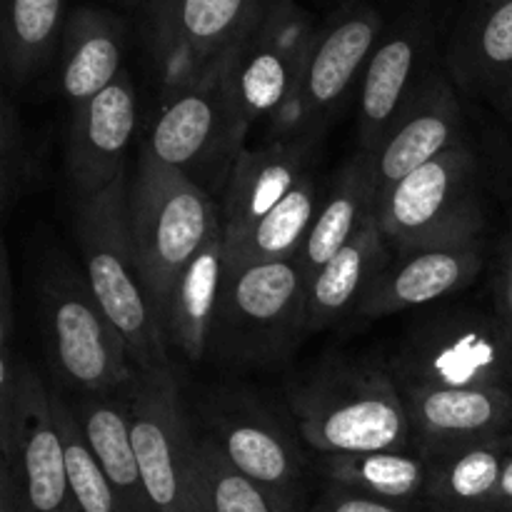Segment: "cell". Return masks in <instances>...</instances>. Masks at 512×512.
<instances>
[{"label":"cell","instance_id":"cell-1","mask_svg":"<svg viewBox=\"0 0 512 512\" xmlns=\"http://www.w3.org/2000/svg\"><path fill=\"white\" fill-rule=\"evenodd\" d=\"M128 228L140 283L163 328L180 273L223 228V220L210 195L188 173L143 150L128 193Z\"/></svg>","mask_w":512,"mask_h":512},{"label":"cell","instance_id":"cell-2","mask_svg":"<svg viewBox=\"0 0 512 512\" xmlns=\"http://www.w3.org/2000/svg\"><path fill=\"white\" fill-rule=\"evenodd\" d=\"M290 408L305 443L320 455L410 450L408 405L393 373L333 363L293 390Z\"/></svg>","mask_w":512,"mask_h":512},{"label":"cell","instance_id":"cell-3","mask_svg":"<svg viewBox=\"0 0 512 512\" xmlns=\"http://www.w3.org/2000/svg\"><path fill=\"white\" fill-rule=\"evenodd\" d=\"M128 185L120 175L113 185L80 200L75 238L95 300L123 335L138 373L168 370V343L140 283L128 228Z\"/></svg>","mask_w":512,"mask_h":512},{"label":"cell","instance_id":"cell-4","mask_svg":"<svg viewBox=\"0 0 512 512\" xmlns=\"http://www.w3.org/2000/svg\"><path fill=\"white\" fill-rule=\"evenodd\" d=\"M38 305L60 383L80 395H123L133 388L138 375L123 335L63 253L45 260L38 273Z\"/></svg>","mask_w":512,"mask_h":512},{"label":"cell","instance_id":"cell-5","mask_svg":"<svg viewBox=\"0 0 512 512\" xmlns=\"http://www.w3.org/2000/svg\"><path fill=\"white\" fill-rule=\"evenodd\" d=\"M385 240L400 250L473 248L483 233L478 165L463 145L420 165L375 200Z\"/></svg>","mask_w":512,"mask_h":512},{"label":"cell","instance_id":"cell-6","mask_svg":"<svg viewBox=\"0 0 512 512\" xmlns=\"http://www.w3.org/2000/svg\"><path fill=\"white\" fill-rule=\"evenodd\" d=\"M390 368L400 388H512V338L495 313L458 305L415 323Z\"/></svg>","mask_w":512,"mask_h":512},{"label":"cell","instance_id":"cell-7","mask_svg":"<svg viewBox=\"0 0 512 512\" xmlns=\"http://www.w3.org/2000/svg\"><path fill=\"white\" fill-rule=\"evenodd\" d=\"M308 313L300 260L230 263L210 345L233 363H268L298 340Z\"/></svg>","mask_w":512,"mask_h":512},{"label":"cell","instance_id":"cell-8","mask_svg":"<svg viewBox=\"0 0 512 512\" xmlns=\"http://www.w3.org/2000/svg\"><path fill=\"white\" fill-rule=\"evenodd\" d=\"M318 28L295 0H273L255 28L235 45L225 75L228 150L240 153L250 125L283 110L298 85Z\"/></svg>","mask_w":512,"mask_h":512},{"label":"cell","instance_id":"cell-9","mask_svg":"<svg viewBox=\"0 0 512 512\" xmlns=\"http://www.w3.org/2000/svg\"><path fill=\"white\" fill-rule=\"evenodd\" d=\"M383 33V13L370 3L345 5L318 28L298 85L273 118L275 138L295 143L313 138L365 70Z\"/></svg>","mask_w":512,"mask_h":512},{"label":"cell","instance_id":"cell-10","mask_svg":"<svg viewBox=\"0 0 512 512\" xmlns=\"http://www.w3.org/2000/svg\"><path fill=\"white\" fill-rule=\"evenodd\" d=\"M128 405L130 440L155 505L163 512H190V475L198 438L180 405L173 368L138 373Z\"/></svg>","mask_w":512,"mask_h":512},{"label":"cell","instance_id":"cell-11","mask_svg":"<svg viewBox=\"0 0 512 512\" xmlns=\"http://www.w3.org/2000/svg\"><path fill=\"white\" fill-rule=\"evenodd\" d=\"M235 45L195 70L183 83L165 90L163 110L145 148L155 160L188 173V168L203 163L215 150H228L225 75Z\"/></svg>","mask_w":512,"mask_h":512},{"label":"cell","instance_id":"cell-12","mask_svg":"<svg viewBox=\"0 0 512 512\" xmlns=\"http://www.w3.org/2000/svg\"><path fill=\"white\" fill-rule=\"evenodd\" d=\"M415 450L440 455L512 433V388H400Z\"/></svg>","mask_w":512,"mask_h":512},{"label":"cell","instance_id":"cell-13","mask_svg":"<svg viewBox=\"0 0 512 512\" xmlns=\"http://www.w3.org/2000/svg\"><path fill=\"white\" fill-rule=\"evenodd\" d=\"M210 438L243 475L295 510H303V468L293 438L278 420L245 398L215 400ZM305 512V510H303Z\"/></svg>","mask_w":512,"mask_h":512},{"label":"cell","instance_id":"cell-14","mask_svg":"<svg viewBox=\"0 0 512 512\" xmlns=\"http://www.w3.org/2000/svg\"><path fill=\"white\" fill-rule=\"evenodd\" d=\"M430 48L425 15L410 13L385 28L363 70L358 98V133L365 153H378L395 120L423 80V60Z\"/></svg>","mask_w":512,"mask_h":512},{"label":"cell","instance_id":"cell-15","mask_svg":"<svg viewBox=\"0 0 512 512\" xmlns=\"http://www.w3.org/2000/svg\"><path fill=\"white\" fill-rule=\"evenodd\" d=\"M138 125V98L130 75L120 73L103 93L73 108L68 173L80 200L100 193L123 175L125 153Z\"/></svg>","mask_w":512,"mask_h":512},{"label":"cell","instance_id":"cell-16","mask_svg":"<svg viewBox=\"0 0 512 512\" xmlns=\"http://www.w3.org/2000/svg\"><path fill=\"white\" fill-rule=\"evenodd\" d=\"M463 128V110L453 83L440 73H425L413 98L395 120L388 140L375 153L378 195L430 163L445 150L455 148Z\"/></svg>","mask_w":512,"mask_h":512},{"label":"cell","instance_id":"cell-17","mask_svg":"<svg viewBox=\"0 0 512 512\" xmlns=\"http://www.w3.org/2000/svg\"><path fill=\"white\" fill-rule=\"evenodd\" d=\"M480 245L448 250H403L390 260L360 303V318H388L435 303L473 283L483 270Z\"/></svg>","mask_w":512,"mask_h":512},{"label":"cell","instance_id":"cell-18","mask_svg":"<svg viewBox=\"0 0 512 512\" xmlns=\"http://www.w3.org/2000/svg\"><path fill=\"white\" fill-rule=\"evenodd\" d=\"M305 148L295 140H278L240 150L230 165L223 198V238L235 240L265 218L303 178Z\"/></svg>","mask_w":512,"mask_h":512},{"label":"cell","instance_id":"cell-19","mask_svg":"<svg viewBox=\"0 0 512 512\" xmlns=\"http://www.w3.org/2000/svg\"><path fill=\"white\" fill-rule=\"evenodd\" d=\"M5 468H10L15 478L18 512H83L70 488L50 393L38 373L30 390V415L18 455Z\"/></svg>","mask_w":512,"mask_h":512},{"label":"cell","instance_id":"cell-20","mask_svg":"<svg viewBox=\"0 0 512 512\" xmlns=\"http://www.w3.org/2000/svg\"><path fill=\"white\" fill-rule=\"evenodd\" d=\"M273 0H188L168 55L160 60L165 90L208 65L255 28Z\"/></svg>","mask_w":512,"mask_h":512},{"label":"cell","instance_id":"cell-21","mask_svg":"<svg viewBox=\"0 0 512 512\" xmlns=\"http://www.w3.org/2000/svg\"><path fill=\"white\" fill-rule=\"evenodd\" d=\"M225 275H228V253L220 228L180 273L163 315L165 343L178 348L193 363L203 360L210 348L215 320L223 303Z\"/></svg>","mask_w":512,"mask_h":512},{"label":"cell","instance_id":"cell-22","mask_svg":"<svg viewBox=\"0 0 512 512\" xmlns=\"http://www.w3.org/2000/svg\"><path fill=\"white\" fill-rule=\"evenodd\" d=\"M448 70L473 93H498L512 78V0H468L448 43Z\"/></svg>","mask_w":512,"mask_h":512},{"label":"cell","instance_id":"cell-23","mask_svg":"<svg viewBox=\"0 0 512 512\" xmlns=\"http://www.w3.org/2000/svg\"><path fill=\"white\" fill-rule=\"evenodd\" d=\"M385 243L388 240L380 233L378 220L370 218L363 230L310 278L305 313L308 330L330 328L345 315L358 313L368 290L390 263Z\"/></svg>","mask_w":512,"mask_h":512},{"label":"cell","instance_id":"cell-24","mask_svg":"<svg viewBox=\"0 0 512 512\" xmlns=\"http://www.w3.org/2000/svg\"><path fill=\"white\" fill-rule=\"evenodd\" d=\"M73 410L90 450L108 475L120 512H163L155 505L135 458L128 395H83Z\"/></svg>","mask_w":512,"mask_h":512},{"label":"cell","instance_id":"cell-25","mask_svg":"<svg viewBox=\"0 0 512 512\" xmlns=\"http://www.w3.org/2000/svg\"><path fill=\"white\" fill-rule=\"evenodd\" d=\"M375 200H378L375 155L363 150L343 165L328 195L318 205L313 228L298 258L308 275V283L335 253H340L363 230L370 218H375Z\"/></svg>","mask_w":512,"mask_h":512},{"label":"cell","instance_id":"cell-26","mask_svg":"<svg viewBox=\"0 0 512 512\" xmlns=\"http://www.w3.org/2000/svg\"><path fill=\"white\" fill-rule=\"evenodd\" d=\"M60 90L73 108L103 93L123 73V30L98 8L70 13L60 45Z\"/></svg>","mask_w":512,"mask_h":512},{"label":"cell","instance_id":"cell-27","mask_svg":"<svg viewBox=\"0 0 512 512\" xmlns=\"http://www.w3.org/2000/svg\"><path fill=\"white\" fill-rule=\"evenodd\" d=\"M505 455L508 448L503 440L425 455L430 460V483L423 508L428 512H493Z\"/></svg>","mask_w":512,"mask_h":512},{"label":"cell","instance_id":"cell-28","mask_svg":"<svg viewBox=\"0 0 512 512\" xmlns=\"http://www.w3.org/2000/svg\"><path fill=\"white\" fill-rule=\"evenodd\" d=\"M323 475L328 483L343 485L355 493L418 508L428 493L430 460L418 450L323 455Z\"/></svg>","mask_w":512,"mask_h":512},{"label":"cell","instance_id":"cell-29","mask_svg":"<svg viewBox=\"0 0 512 512\" xmlns=\"http://www.w3.org/2000/svg\"><path fill=\"white\" fill-rule=\"evenodd\" d=\"M318 188L308 173L298 180L293 190L275 205L260 223L235 240H225V253L230 263H278V260L300 258L315 213H318Z\"/></svg>","mask_w":512,"mask_h":512},{"label":"cell","instance_id":"cell-30","mask_svg":"<svg viewBox=\"0 0 512 512\" xmlns=\"http://www.w3.org/2000/svg\"><path fill=\"white\" fill-rule=\"evenodd\" d=\"M65 28V0H3V73L10 88L28 83L53 55Z\"/></svg>","mask_w":512,"mask_h":512},{"label":"cell","instance_id":"cell-31","mask_svg":"<svg viewBox=\"0 0 512 512\" xmlns=\"http://www.w3.org/2000/svg\"><path fill=\"white\" fill-rule=\"evenodd\" d=\"M190 512H303L240 473L213 438L198 440L190 475Z\"/></svg>","mask_w":512,"mask_h":512},{"label":"cell","instance_id":"cell-32","mask_svg":"<svg viewBox=\"0 0 512 512\" xmlns=\"http://www.w3.org/2000/svg\"><path fill=\"white\" fill-rule=\"evenodd\" d=\"M50 403H53V418L58 425L60 443L65 450V465H68L70 488L83 512H120L113 488L108 483V475L100 468L98 458L90 450L85 440L83 428L78 423L73 405L60 398L58 388L50 390Z\"/></svg>","mask_w":512,"mask_h":512},{"label":"cell","instance_id":"cell-33","mask_svg":"<svg viewBox=\"0 0 512 512\" xmlns=\"http://www.w3.org/2000/svg\"><path fill=\"white\" fill-rule=\"evenodd\" d=\"M35 370L13 353V345H0V465L18 455L30 415V390Z\"/></svg>","mask_w":512,"mask_h":512},{"label":"cell","instance_id":"cell-34","mask_svg":"<svg viewBox=\"0 0 512 512\" xmlns=\"http://www.w3.org/2000/svg\"><path fill=\"white\" fill-rule=\"evenodd\" d=\"M33 180V150L25 133V123L15 108L13 98L3 95L0 105V208L3 215L23 198Z\"/></svg>","mask_w":512,"mask_h":512},{"label":"cell","instance_id":"cell-35","mask_svg":"<svg viewBox=\"0 0 512 512\" xmlns=\"http://www.w3.org/2000/svg\"><path fill=\"white\" fill-rule=\"evenodd\" d=\"M308 512H418V508L388 503V500L370 498V495L355 493L343 485L328 483L325 493L315 500Z\"/></svg>","mask_w":512,"mask_h":512},{"label":"cell","instance_id":"cell-36","mask_svg":"<svg viewBox=\"0 0 512 512\" xmlns=\"http://www.w3.org/2000/svg\"><path fill=\"white\" fill-rule=\"evenodd\" d=\"M188 0H148V28H150V43H153L155 55L163 60L168 55L170 45H173L175 28H178L180 10Z\"/></svg>","mask_w":512,"mask_h":512},{"label":"cell","instance_id":"cell-37","mask_svg":"<svg viewBox=\"0 0 512 512\" xmlns=\"http://www.w3.org/2000/svg\"><path fill=\"white\" fill-rule=\"evenodd\" d=\"M493 303L495 315L512 338V233L505 238L503 250L498 255V270L493 280Z\"/></svg>","mask_w":512,"mask_h":512},{"label":"cell","instance_id":"cell-38","mask_svg":"<svg viewBox=\"0 0 512 512\" xmlns=\"http://www.w3.org/2000/svg\"><path fill=\"white\" fill-rule=\"evenodd\" d=\"M15 328V288L13 270H10V255L3 245L0 255V345H13Z\"/></svg>","mask_w":512,"mask_h":512},{"label":"cell","instance_id":"cell-39","mask_svg":"<svg viewBox=\"0 0 512 512\" xmlns=\"http://www.w3.org/2000/svg\"><path fill=\"white\" fill-rule=\"evenodd\" d=\"M493 512H512V453L505 455L503 475H500L498 493H495Z\"/></svg>","mask_w":512,"mask_h":512},{"label":"cell","instance_id":"cell-40","mask_svg":"<svg viewBox=\"0 0 512 512\" xmlns=\"http://www.w3.org/2000/svg\"><path fill=\"white\" fill-rule=\"evenodd\" d=\"M500 98V105H503L505 108V113L510 115V120H512V78L508 80V83L503 85V88L498 90V93H495Z\"/></svg>","mask_w":512,"mask_h":512},{"label":"cell","instance_id":"cell-41","mask_svg":"<svg viewBox=\"0 0 512 512\" xmlns=\"http://www.w3.org/2000/svg\"><path fill=\"white\" fill-rule=\"evenodd\" d=\"M503 443H505V448H508V453H512V433L508 435V438H503Z\"/></svg>","mask_w":512,"mask_h":512},{"label":"cell","instance_id":"cell-42","mask_svg":"<svg viewBox=\"0 0 512 512\" xmlns=\"http://www.w3.org/2000/svg\"><path fill=\"white\" fill-rule=\"evenodd\" d=\"M123 3H143L145 5V3H148V0H123Z\"/></svg>","mask_w":512,"mask_h":512},{"label":"cell","instance_id":"cell-43","mask_svg":"<svg viewBox=\"0 0 512 512\" xmlns=\"http://www.w3.org/2000/svg\"><path fill=\"white\" fill-rule=\"evenodd\" d=\"M510 160H512V155H510Z\"/></svg>","mask_w":512,"mask_h":512}]
</instances>
